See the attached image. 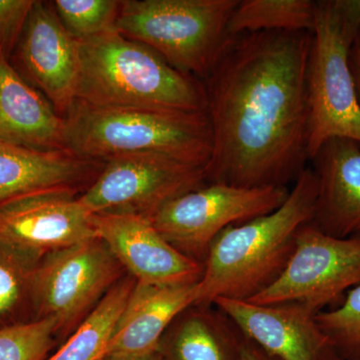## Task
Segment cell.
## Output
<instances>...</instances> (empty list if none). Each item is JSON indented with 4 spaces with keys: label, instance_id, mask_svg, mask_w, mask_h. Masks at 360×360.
Here are the masks:
<instances>
[{
    "label": "cell",
    "instance_id": "obj_1",
    "mask_svg": "<svg viewBox=\"0 0 360 360\" xmlns=\"http://www.w3.org/2000/svg\"><path fill=\"white\" fill-rule=\"evenodd\" d=\"M311 32L229 37L203 80L212 150L206 184L288 187L309 160Z\"/></svg>",
    "mask_w": 360,
    "mask_h": 360
},
{
    "label": "cell",
    "instance_id": "obj_2",
    "mask_svg": "<svg viewBox=\"0 0 360 360\" xmlns=\"http://www.w3.org/2000/svg\"><path fill=\"white\" fill-rule=\"evenodd\" d=\"M316 175L307 167L274 212L225 229L213 240L194 305L217 298L248 302L276 283L296 248L298 232L314 220Z\"/></svg>",
    "mask_w": 360,
    "mask_h": 360
},
{
    "label": "cell",
    "instance_id": "obj_3",
    "mask_svg": "<svg viewBox=\"0 0 360 360\" xmlns=\"http://www.w3.org/2000/svg\"><path fill=\"white\" fill-rule=\"evenodd\" d=\"M77 44L75 101L111 110L207 113L203 82L175 70L146 45L115 30Z\"/></svg>",
    "mask_w": 360,
    "mask_h": 360
},
{
    "label": "cell",
    "instance_id": "obj_4",
    "mask_svg": "<svg viewBox=\"0 0 360 360\" xmlns=\"http://www.w3.org/2000/svg\"><path fill=\"white\" fill-rule=\"evenodd\" d=\"M65 120V148L84 160L156 156L206 167L212 150L207 113L94 108L75 101Z\"/></svg>",
    "mask_w": 360,
    "mask_h": 360
},
{
    "label": "cell",
    "instance_id": "obj_5",
    "mask_svg": "<svg viewBox=\"0 0 360 360\" xmlns=\"http://www.w3.org/2000/svg\"><path fill=\"white\" fill-rule=\"evenodd\" d=\"M360 30V0H316L307 59L309 160L335 137L360 143V108L349 54Z\"/></svg>",
    "mask_w": 360,
    "mask_h": 360
},
{
    "label": "cell",
    "instance_id": "obj_6",
    "mask_svg": "<svg viewBox=\"0 0 360 360\" xmlns=\"http://www.w3.org/2000/svg\"><path fill=\"white\" fill-rule=\"evenodd\" d=\"M238 0H123L115 30L203 80L221 54Z\"/></svg>",
    "mask_w": 360,
    "mask_h": 360
},
{
    "label": "cell",
    "instance_id": "obj_7",
    "mask_svg": "<svg viewBox=\"0 0 360 360\" xmlns=\"http://www.w3.org/2000/svg\"><path fill=\"white\" fill-rule=\"evenodd\" d=\"M123 269L101 238L47 253L33 276L32 321L53 319L58 333L70 336L122 281Z\"/></svg>",
    "mask_w": 360,
    "mask_h": 360
},
{
    "label": "cell",
    "instance_id": "obj_8",
    "mask_svg": "<svg viewBox=\"0 0 360 360\" xmlns=\"http://www.w3.org/2000/svg\"><path fill=\"white\" fill-rule=\"evenodd\" d=\"M290 189L206 184L168 201L148 219L170 245L205 265L210 245L225 229L274 212Z\"/></svg>",
    "mask_w": 360,
    "mask_h": 360
},
{
    "label": "cell",
    "instance_id": "obj_9",
    "mask_svg": "<svg viewBox=\"0 0 360 360\" xmlns=\"http://www.w3.org/2000/svg\"><path fill=\"white\" fill-rule=\"evenodd\" d=\"M360 284V236L335 238L304 225L288 266L269 288L248 302H302L316 312L335 309Z\"/></svg>",
    "mask_w": 360,
    "mask_h": 360
},
{
    "label": "cell",
    "instance_id": "obj_10",
    "mask_svg": "<svg viewBox=\"0 0 360 360\" xmlns=\"http://www.w3.org/2000/svg\"><path fill=\"white\" fill-rule=\"evenodd\" d=\"M205 184V167L156 156L115 158L104 162L79 200L94 215L150 217L168 201Z\"/></svg>",
    "mask_w": 360,
    "mask_h": 360
},
{
    "label": "cell",
    "instance_id": "obj_11",
    "mask_svg": "<svg viewBox=\"0 0 360 360\" xmlns=\"http://www.w3.org/2000/svg\"><path fill=\"white\" fill-rule=\"evenodd\" d=\"M94 238H99L94 214L77 189L34 191L0 202V239L37 257Z\"/></svg>",
    "mask_w": 360,
    "mask_h": 360
},
{
    "label": "cell",
    "instance_id": "obj_12",
    "mask_svg": "<svg viewBox=\"0 0 360 360\" xmlns=\"http://www.w3.org/2000/svg\"><path fill=\"white\" fill-rule=\"evenodd\" d=\"M241 335L279 360H340L316 321L319 312L302 302L257 304L217 298L213 304Z\"/></svg>",
    "mask_w": 360,
    "mask_h": 360
},
{
    "label": "cell",
    "instance_id": "obj_13",
    "mask_svg": "<svg viewBox=\"0 0 360 360\" xmlns=\"http://www.w3.org/2000/svg\"><path fill=\"white\" fill-rule=\"evenodd\" d=\"M94 222L98 238L136 283L158 285L200 283L205 265L170 245L148 217L94 215Z\"/></svg>",
    "mask_w": 360,
    "mask_h": 360
},
{
    "label": "cell",
    "instance_id": "obj_14",
    "mask_svg": "<svg viewBox=\"0 0 360 360\" xmlns=\"http://www.w3.org/2000/svg\"><path fill=\"white\" fill-rule=\"evenodd\" d=\"M18 59L25 75L65 116L75 101L79 52L52 4L35 1L20 42Z\"/></svg>",
    "mask_w": 360,
    "mask_h": 360
},
{
    "label": "cell",
    "instance_id": "obj_15",
    "mask_svg": "<svg viewBox=\"0 0 360 360\" xmlns=\"http://www.w3.org/2000/svg\"><path fill=\"white\" fill-rule=\"evenodd\" d=\"M317 179L311 224L335 238L360 236V143L328 139L310 158Z\"/></svg>",
    "mask_w": 360,
    "mask_h": 360
},
{
    "label": "cell",
    "instance_id": "obj_16",
    "mask_svg": "<svg viewBox=\"0 0 360 360\" xmlns=\"http://www.w3.org/2000/svg\"><path fill=\"white\" fill-rule=\"evenodd\" d=\"M198 283L158 285L135 281L103 357L158 352L160 340L181 312L195 304Z\"/></svg>",
    "mask_w": 360,
    "mask_h": 360
},
{
    "label": "cell",
    "instance_id": "obj_17",
    "mask_svg": "<svg viewBox=\"0 0 360 360\" xmlns=\"http://www.w3.org/2000/svg\"><path fill=\"white\" fill-rule=\"evenodd\" d=\"M0 139L41 150H65V120L0 51Z\"/></svg>",
    "mask_w": 360,
    "mask_h": 360
},
{
    "label": "cell",
    "instance_id": "obj_18",
    "mask_svg": "<svg viewBox=\"0 0 360 360\" xmlns=\"http://www.w3.org/2000/svg\"><path fill=\"white\" fill-rule=\"evenodd\" d=\"M103 162L78 158L68 150H41L0 139V202L47 191L77 189L96 176Z\"/></svg>",
    "mask_w": 360,
    "mask_h": 360
},
{
    "label": "cell",
    "instance_id": "obj_19",
    "mask_svg": "<svg viewBox=\"0 0 360 360\" xmlns=\"http://www.w3.org/2000/svg\"><path fill=\"white\" fill-rule=\"evenodd\" d=\"M243 335L214 305L181 312L160 340L165 360H241Z\"/></svg>",
    "mask_w": 360,
    "mask_h": 360
},
{
    "label": "cell",
    "instance_id": "obj_20",
    "mask_svg": "<svg viewBox=\"0 0 360 360\" xmlns=\"http://www.w3.org/2000/svg\"><path fill=\"white\" fill-rule=\"evenodd\" d=\"M135 285L127 277L113 286L56 354L44 360H101Z\"/></svg>",
    "mask_w": 360,
    "mask_h": 360
},
{
    "label": "cell",
    "instance_id": "obj_21",
    "mask_svg": "<svg viewBox=\"0 0 360 360\" xmlns=\"http://www.w3.org/2000/svg\"><path fill=\"white\" fill-rule=\"evenodd\" d=\"M311 0H241L227 26L229 37L259 32H309L314 26Z\"/></svg>",
    "mask_w": 360,
    "mask_h": 360
},
{
    "label": "cell",
    "instance_id": "obj_22",
    "mask_svg": "<svg viewBox=\"0 0 360 360\" xmlns=\"http://www.w3.org/2000/svg\"><path fill=\"white\" fill-rule=\"evenodd\" d=\"M41 258L0 239V328L32 321V281Z\"/></svg>",
    "mask_w": 360,
    "mask_h": 360
},
{
    "label": "cell",
    "instance_id": "obj_23",
    "mask_svg": "<svg viewBox=\"0 0 360 360\" xmlns=\"http://www.w3.org/2000/svg\"><path fill=\"white\" fill-rule=\"evenodd\" d=\"M52 4L59 20L77 40L115 30L122 6L118 0H56Z\"/></svg>",
    "mask_w": 360,
    "mask_h": 360
},
{
    "label": "cell",
    "instance_id": "obj_24",
    "mask_svg": "<svg viewBox=\"0 0 360 360\" xmlns=\"http://www.w3.org/2000/svg\"><path fill=\"white\" fill-rule=\"evenodd\" d=\"M316 321L338 359L360 360V284L348 291L338 307L319 312Z\"/></svg>",
    "mask_w": 360,
    "mask_h": 360
},
{
    "label": "cell",
    "instance_id": "obj_25",
    "mask_svg": "<svg viewBox=\"0 0 360 360\" xmlns=\"http://www.w3.org/2000/svg\"><path fill=\"white\" fill-rule=\"evenodd\" d=\"M56 335L53 319L0 328V360H44L56 345Z\"/></svg>",
    "mask_w": 360,
    "mask_h": 360
},
{
    "label": "cell",
    "instance_id": "obj_26",
    "mask_svg": "<svg viewBox=\"0 0 360 360\" xmlns=\"http://www.w3.org/2000/svg\"><path fill=\"white\" fill-rule=\"evenodd\" d=\"M35 0H0V51L9 58L21 39Z\"/></svg>",
    "mask_w": 360,
    "mask_h": 360
},
{
    "label": "cell",
    "instance_id": "obj_27",
    "mask_svg": "<svg viewBox=\"0 0 360 360\" xmlns=\"http://www.w3.org/2000/svg\"><path fill=\"white\" fill-rule=\"evenodd\" d=\"M350 70L354 77L355 92L360 108V30L355 37L349 54Z\"/></svg>",
    "mask_w": 360,
    "mask_h": 360
},
{
    "label": "cell",
    "instance_id": "obj_28",
    "mask_svg": "<svg viewBox=\"0 0 360 360\" xmlns=\"http://www.w3.org/2000/svg\"><path fill=\"white\" fill-rule=\"evenodd\" d=\"M241 360H279L264 352L262 348L243 336L241 345Z\"/></svg>",
    "mask_w": 360,
    "mask_h": 360
},
{
    "label": "cell",
    "instance_id": "obj_29",
    "mask_svg": "<svg viewBox=\"0 0 360 360\" xmlns=\"http://www.w3.org/2000/svg\"><path fill=\"white\" fill-rule=\"evenodd\" d=\"M101 360H165L163 359L162 355L160 352H156L155 354L142 355V356L134 357H103Z\"/></svg>",
    "mask_w": 360,
    "mask_h": 360
}]
</instances>
